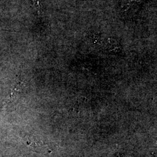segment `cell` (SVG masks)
I'll use <instances>...</instances> for the list:
<instances>
[{
	"instance_id": "cell-1",
	"label": "cell",
	"mask_w": 157,
	"mask_h": 157,
	"mask_svg": "<svg viewBox=\"0 0 157 157\" xmlns=\"http://www.w3.org/2000/svg\"><path fill=\"white\" fill-rule=\"evenodd\" d=\"M32 2L34 7L37 10V11L39 13V14H40L42 11V6L41 3V0H32Z\"/></svg>"
},
{
	"instance_id": "cell-2",
	"label": "cell",
	"mask_w": 157,
	"mask_h": 157,
	"mask_svg": "<svg viewBox=\"0 0 157 157\" xmlns=\"http://www.w3.org/2000/svg\"></svg>"
}]
</instances>
